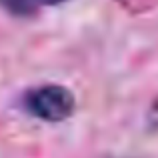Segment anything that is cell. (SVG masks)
Listing matches in <instances>:
<instances>
[{"mask_svg":"<svg viewBox=\"0 0 158 158\" xmlns=\"http://www.w3.org/2000/svg\"><path fill=\"white\" fill-rule=\"evenodd\" d=\"M22 106L44 122H62L74 114L76 98L62 84H40L22 96Z\"/></svg>","mask_w":158,"mask_h":158,"instance_id":"6da1fadb","label":"cell"},{"mask_svg":"<svg viewBox=\"0 0 158 158\" xmlns=\"http://www.w3.org/2000/svg\"><path fill=\"white\" fill-rule=\"evenodd\" d=\"M0 6L12 16H30L34 14V0H0Z\"/></svg>","mask_w":158,"mask_h":158,"instance_id":"7a4b0ae2","label":"cell"},{"mask_svg":"<svg viewBox=\"0 0 158 158\" xmlns=\"http://www.w3.org/2000/svg\"><path fill=\"white\" fill-rule=\"evenodd\" d=\"M38 4H44V6H58V4H64L68 0H36Z\"/></svg>","mask_w":158,"mask_h":158,"instance_id":"3957f363","label":"cell"}]
</instances>
